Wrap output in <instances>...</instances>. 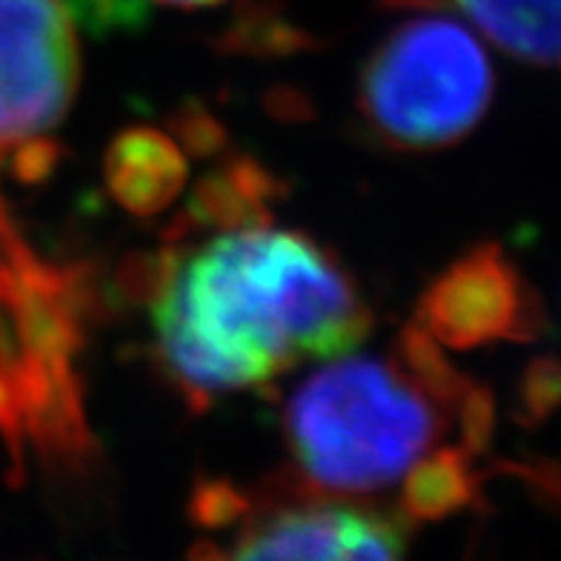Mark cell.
Instances as JSON below:
<instances>
[{"label": "cell", "instance_id": "cell-12", "mask_svg": "<svg viewBox=\"0 0 561 561\" xmlns=\"http://www.w3.org/2000/svg\"><path fill=\"white\" fill-rule=\"evenodd\" d=\"M72 23L78 21L89 35L133 30L147 21L149 0H58Z\"/></svg>", "mask_w": 561, "mask_h": 561}, {"label": "cell", "instance_id": "cell-4", "mask_svg": "<svg viewBox=\"0 0 561 561\" xmlns=\"http://www.w3.org/2000/svg\"><path fill=\"white\" fill-rule=\"evenodd\" d=\"M493 101V67L473 32L419 15L378 44L362 69L358 112L387 147L430 152L465 138Z\"/></svg>", "mask_w": 561, "mask_h": 561}, {"label": "cell", "instance_id": "cell-14", "mask_svg": "<svg viewBox=\"0 0 561 561\" xmlns=\"http://www.w3.org/2000/svg\"><path fill=\"white\" fill-rule=\"evenodd\" d=\"M193 513L201 527H213L215 530V527H227L244 516L247 502L244 495L224 484V481H209V484H201L195 490Z\"/></svg>", "mask_w": 561, "mask_h": 561}, {"label": "cell", "instance_id": "cell-10", "mask_svg": "<svg viewBox=\"0 0 561 561\" xmlns=\"http://www.w3.org/2000/svg\"><path fill=\"white\" fill-rule=\"evenodd\" d=\"M278 193L273 178L261 170L259 163L232 161L215 175L204 178L195 190L190 209L184 213V221L178 224V232L190 229L218 227L238 229L252 227V224H270V198Z\"/></svg>", "mask_w": 561, "mask_h": 561}, {"label": "cell", "instance_id": "cell-8", "mask_svg": "<svg viewBox=\"0 0 561 561\" xmlns=\"http://www.w3.org/2000/svg\"><path fill=\"white\" fill-rule=\"evenodd\" d=\"M186 158L170 135L133 126L112 140L104 178L112 198L135 218L163 213L186 184Z\"/></svg>", "mask_w": 561, "mask_h": 561}, {"label": "cell", "instance_id": "cell-11", "mask_svg": "<svg viewBox=\"0 0 561 561\" xmlns=\"http://www.w3.org/2000/svg\"><path fill=\"white\" fill-rule=\"evenodd\" d=\"M473 453L461 444H442L401 479V513L419 522H436L473 504Z\"/></svg>", "mask_w": 561, "mask_h": 561}, {"label": "cell", "instance_id": "cell-1", "mask_svg": "<svg viewBox=\"0 0 561 561\" xmlns=\"http://www.w3.org/2000/svg\"><path fill=\"white\" fill-rule=\"evenodd\" d=\"M140 287L152 298L163 367L193 407L350 355L373 330L344 266L270 224L224 229L186 259L163 250L140 270Z\"/></svg>", "mask_w": 561, "mask_h": 561}, {"label": "cell", "instance_id": "cell-13", "mask_svg": "<svg viewBox=\"0 0 561 561\" xmlns=\"http://www.w3.org/2000/svg\"><path fill=\"white\" fill-rule=\"evenodd\" d=\"M518 399H522V415L527 424H539L553 413L559 401V364L553 355H545L525 369Z\"/></svg>", "mask_w": 561, "mask_h": 561}, {"label": "cell", "instance_id": "cell-6", "mask_svg": "<svg viewBox=\"0 0 561 561\" xmlns=\"http://www.w3.org/2000/svg\"><path fill=\"white\" fill-rule=\"evenodd\" d=\"M415 324L444 347L470 350L539 339L545 310L502 247L481 244L430 284Z\"/></svg>", "mask_w": 561, "mask_h": 561}, {"label": "cell", "instance_id": "cell-5", "mask_svg": "<svg viewBox=\"0 0 561 561\" xmlns=\"http://www.w3.org/2000/svg\"><path fill=\"white\" fill-rule=\"evenodd\" d=\"M78 81L81 49L67 9L58 0H0V172L49 140ZM26 247L0 198V250Z\"/></svg>", "mask_w": 561, "mask_h": 561}, {"label": "cell", "instance_id": "cell-9", "mask_svg": "<svg viewBox=\"0 0 561 561\" xmlns=\"http://www.w3.org/2000/svg\"><path fill=\"white\" fill-rule=\"evenodd\" d=\"M401 9H458L481 35L510 58L533 67H556L559 60V0H385Z\"/></svg>", "mask_w": 561, "mask_h": 561}, {"label": "cell", "instance_id": "cell-16", "mask_svg": "<svg viewBox=\"0 0 561 561\" xmlns=\"http://www.w3.org/2000/svg\"><path fill=\"white\" fill-rule=\"evenodd\" d=\"M158 3H167V7H181V9H201V7H215V3H224V0H158Z\"/></svg>", "mask_w": 561, "mask_h": 561}, {"label": "cell", "instance_id": "cell-7", "mask_svg": "<svg viewBox=\"0 0 561 561\" xmlns=\"http://www.w3.org/2000/svg\"><path fill=\"white\" fill-rule=\"evenodd\" d=\"M407 525L385 513L312 502L252 522L227 559H399L407 550Z\"/></svg>", "mask_w": 561, "mask_h": 561}, {"label": "cell", "instance_id": "cell-15", "mask_svg": "<svg viewBox=\"0 0 561 561\" xmlns=\"http://www.w3.org/2000/svg\"><path fill=\"white\" fill-rule=\"evenodd\" d=\"M178 133H181L186 147H193L190 152H195V149H198V152H209V149H215L221 144V129H218L207 115H201V112L190 115V121H186L184 126H178Z\"/></svg>", "mask_w": 561, "mask_h": 561}, {"label": "cell", "instance_id": "cell-3", "mask_svg": "<svg viewBox=\"0 0 561 561\" xmlns=\"http://www.w3.org/2000/svg\"><path fill=\"white\" fill-rule=\"evenodd\" d=\"M87 310L81 270L37 259L32 247L0 250V438L18 473L30 444L69 467L95 453L78 373Z\"/></svg>", "mask_w": 561, "mask_h": 561}, {"label": "cell", "instance_id": "cell-2", "mask_svg": "<svg viewBox=\"0 0 561 561\" xmlns=\"http://www.w3.org/2000/svg\"><path fill=\"white\" fill-rule=\"evenodd\" d=\"M284 430L312 490L369 495L399 484L450 433L473 456L484 450L493 399L413 324L385 362L341 358L307 378L289 399Z\"/></svg>", "mask_w": 561, "mask_h": 561}]
</instances>
